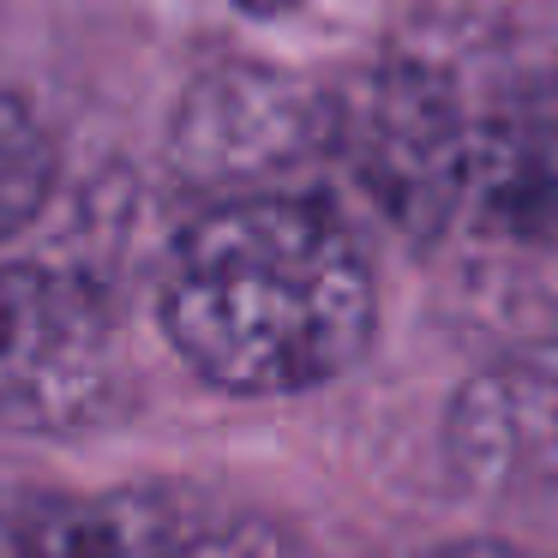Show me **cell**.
<instances>
[{
	"instance_id": "8",
	"label": "cell",
	"mask_w": 558,
	"mask_h": 558,
	"mask_svg": "<svg viewBox=\"0 0 558 558\" xmlns=\"http://www.w3.org/2000/svg\"><path fill=\"white\" fill-rule=\"evenodd\" d=\"M234 7H246V13H258V19H277V13H289V7H301V0H234Z\"/></svg>"
},
{
	"instance_id": "3",
	"label": "cell",
	"mask_w": 558,
	"mask_h": 558,
	"mask_svg": "<svg viewBox=\"0 0 558 558\" xmlns=\"http://www.w3.org/2000/svg\"><path fill=\"white\" fill-rule=\"evenodd\" d=\"M121 385V330L90 282L49 265H0V426L73 433Z\"/></svg>"
},
{
	"instance_id": "7",
	"label": "cell",
	"mask_w": 558,
	"mask_h": 558,
	"mask_svg": "<svg viewBox=\"0 0 558 558\" xmlns=\"http://www.w3.org/2000/svg\"><path fill=\"white\" fill-rule=\"evenodd\" d=\"M421 558H534V553H522L510 541H450V546H433Z\"/></svg>"
},
{
	"instance_id": "6",
	"label": "cell",
	"mask_w": 558,
	"mask_h": 558,
	"mask_svg": "<svg viewBox=\"0 0 558 558\" xmlns=\"http://www.w3.org/2000/svg\"><path fill=\"white\" fill-rule=\"evenodd\" d=\"M49 174L54 157L43 126L31 121L25 102L0 90V241L37 217V205L49 198Z\"/></svg>"
},
{
	"instance_id": "5",
	"label": "cell",
	"mask_w": 558,
	"mask_h": 558,
	"mask_svg": "<svg viewBox=\"0 0 558 558\" xmlns=\"http://www.w3.org/2000/svg\"><path fill=\"white\" fill-rule=\"evenodd\" d=\"M138 558H313L289 529L265 517H229V510L193 505L174 493L138 486Z\"/></svg>"
},
{
	"instance_id": "4",
	"label": "cell",
	"mask_w": 558,
	"mask_h": 558,
	"mask_svg": "<svg viewBox=\"0 0 558 558\" xmlns=\"http://www.w3.org/2000/svg\"><path fill=\"white\" fill-rule=\"evenodd\" d=\"M462 217L529 246H558V61L510 78L469 114Z\"/></svg>"
},
{
	"instance_id": "2",
	"label": "cell",
	"mask_w": 558,
	"mask_h": 558,
	"mask_svg": "<svg viewBox=\"0 0 558 558\" xmlns=\"http://www.w3.org/2000/svg\"><path fill=\"white\" fill-rule=\"evenodd\" d=\"M330 150L361 193L409 234H438L469 198V109L457 85L421 61L366 73L330 114Z\"/></svg>"
},
{
	"instance_id": "1",
	"label": "cell",
	"mask_w": 558,
	"mask_h": 558,
	"mask_svg": "<svg viewBox=\"0 0 558 558\" xmlns=\"http://www.w3.org/2000/svg\"><path fill=\"white\" fill-rule=\"evenodd\" d=\"M373 265L306 193H229L162 270V330L205 385L289 397L349 373L373 337Z\"/></svg>"
}]
</instances>
